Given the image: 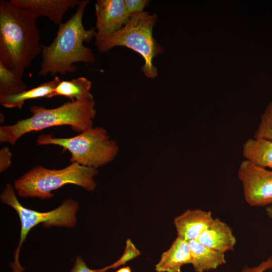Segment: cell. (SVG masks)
<instances>
[{
    "label": "cell",
    "mask_w": 272,
    "mask_h": 272,
    "mask_svg": "<svg viewBox=\"0 0 272 272\" xmlns=\"http://www.w3.org/2000/svg\"><path fill=\"white\" fill-rule=\"evenodd\" d=\"M38 18L10 1H0V61L21 78L41 54L43 45L37 26Z\"/></svg>",
    "instance_id": "obj_1"
},
{
    "label": "cell",
    "mask_w": 272,
    "mask_h": 272,
    "mask_svg": "<svg viewBox=\"0 0 272 272\" xmlns=\"http://www.w3.org/2000/svg\"><path fill=\"white\" fill-rule=\"evenodd\" d=\"M89 3L88 0L80 1L75 13L66 22L58 25L51 43L43 45L39 76L74 73L77 71L75 63L95 62L92 50L83 44L95 37L96 33L95 29L86 30L83 25L84 12Z\"/></svg>",
    "instance_id": "obj_2"
},
{
    "label": "cell",
    "mask_w": 272,
    "mask_h": 272,
    "mask_svg": "<svg viewBox=\"0 0 272 272\" xmlns=\"http://www.w3.org/2000/svg\"><path fill=\"white\" fill-rule=\"evenodd\" d=\"M94 98L69 101L51 109L32 106L31 117L18 120L12 125L0 127V142L13 145L23 135L48 127L69 125L76 131L82 132L93 126L96 110Z\"/></svg>",
    "instance_id": "obj_3"
},
{
    "label": "cell",
    "mask_w": 272,
    "mask_h": 272,
    "mask_svg": "<svg viewBox=\"0 0 272 272\" xmlns=\"http://www.w3.org/2000/svg\"><path fill=\"white\" fill-rule=\"evenodd\" d=\"M158 19L156 14L148 12L135 14L120 30L111 36L95 39V44L100 52H105L116 46H124L140 54L144 60L142 71L150 79L157 76V67L153 59L164 52V48L154 38L153 30Z\"/></svg>",
    "instance_id": "obj_4"
},
{
    "label": "cell",
    "mask_w": 272,
    "mask_h": 272,
    "mask_svg": "<svg viewBox=\"0 0 272 272\" xmlns=\"http://www.w3.org/2000/svg\"><path fill=\"white\" fill-rule=\"evenodd\" d=\"M97 169L72 163L61 169H48L38 165L25 173L15 182L14 188L22 197L50 198L53 190L72 184L92 191L96 186L94 177Z\"/></svg>",
    "instance_id": "obj_5"
},
{
    "label": "cell",
    "mask_w": 272,
    "mask_h": 272,
    "mask_svg": "<svg viewBox=\"0 0 272 272\" xmlns=\"http://www.w3.org/2000/svg\"><path fill=\"white\" fill-rule=\"evenodd\" d=\"M37 144L60 146L71 153V163L96 169L111 162L118 152L116 142L111 140L101 127H92L71 138L42 134L38 136Z\"/></svg>",
    "instance_id": "obj_6"
},
{
    "label": "cell",
    "mask_w": 272,
    "mask_h": 272,
    "mask_svg": "<svg viewBox=\"0 0 272 272\" xmlns=\"http://www.w3.org/2000/svg\"><path fill=\"white\" fill-rule=\"evenodd\" d=\"M13 186L8 183L1 194L2 202L12 207L17 213L21 224L20 240L14 253V260L11 263L13 272H23L19 255L21 247L29 231L40 224L46 227L63 226L74 227L76 223V213L79 203L72 198L64 200L56 209L47 212H39L26 208L19 201Z\"/></svg>",
    "instance_id": "obj_7"
},
{
    "label": "cell",
    "mask_w": 272,
    "mask_h": 272,
    "mask_svg": "<svg viewBox=\"0 0 272 272\" xmlns=\"http://www.w3.org/2000/svg\"><path fill=\"white\" fill-rule=\"evenodd\" d=\"M237 175L243 189L246 202L253 207L272 205V170L242 161Z\"/></svg>",
    "instance_id": "obj_8"
},
{
    "label": "cell",
    "mask_w": 272,
    "mask_h": 272,
    "mask_svg": "<svg viewBox=\"0 0 272 272\" xmlns=\"http://www.w3.org/2000/svg\"><path fill=\"white\" fill-rule=\"evenodd\" d=\"M95 8V39L111 36L126 25L130 18L124 0H97Z\"/></svg>",
    "instance_id": "obj_9"
},
{
    "label": "cell",
    "mask_w": 272,
    "mask_h": 272,
    "mask_svg": "<svg viewBox=\"0 0 272 272\" xmlns=\"http://www.w3.org/2000/svg\"><path fill=\"white\" fill-rule=\"evenodd\" d=\"M14 6L37 16L46 17L59 25L70 8L77 6L80 0H10Z\"/></svg>",
    "instance_id": "obj_10"
},
{
    "label": "cell",
    "mask_w": 272,
    "mask_h": 272,
    "mask_svg": "<svg viewBox=\"0 0 272 272\" xmlns=\"http://www.w3.org/2000/svg\"><path fill=\"white\" fill-rule=\"evenodd\" d=\"M213 220L210 212L200 209L187 210L174 220L177 237L187 241L196 240Z\"/></svg>",
    "instance_id": "obj_11"
},
{
    "label": "cell",
    "mask_w": 272,
    "mask_h": 272,
    "mask_svg": "<svg viewBox=\"0 0 272 272\" xmlns=\"http://www.w3.org/2000/svg\"><path fill=\"white\" fill-rule=\"evenodd\" d=\"M196 240L207 247L224 253L233 250L236 242L232 229L219 218L214 219Z\"/></svg>",
    "instance_id": "obj_12"
},
{
    "label": "cell",
    "mask_w": 272,
    "mask_h": 272,
    "mask_svg": "<svg viewBox=\"0 0 272 272\" xmlns=\"http://www.w3.org/2000/svg\"><path fill=\"white\" fill-rule=\"evenodd\" d=\"M189 263H191V256L188 242L177 237L170 248L162 253L155 270L157 272H181V267Z\"/></svg>",
    "instance_id": "obj_13"
},
{
    "label": "cell",
    "mask_w": 272,
    "mask_h": 272,
    "mask_svg": "<svg viewBox=\"0 0 272 272\" xmlns=\"http://www.w3.org/2000/svg\"><path fill=\"white\" fill-rule=\"evenodd\" d=\"M191 264L196 272L216 269L226 263L225 253L207 247L197 240L188 241Z\"/></svg>",
    "instance_id": "obj_14"
},
{
    "label": "cell",
    "mask_w": 272,
    "mask_h": 272,
    "mask_svg": "<svg viewBox=\"0 0 272 272\" xmlns=\"http://www.w3.org/2000/svg\"><path fill=\"white\" fill-rule=\"evenodd\" d=\"M61 81L58 76H55L52 80L31 89L12 95H0L1 105L7 108L21 109L27 100L43 97L47 98Z\"/></svg>",
    "instance_id": "obj_15"
},
{
    "label": "cell",
    "mask_w": 272,
    "mask_h": 272,
    "mask_svg": "<svg viewBox=\"0 0 272 272\" xmlns=\"http://www.w3.org/2000/svg\"><path fill=\"white\" fill-rule=\"evenodd\" d=\"M243 155L255 165L272 169V141L250 138L243 145Z\"/></svg>",
    "instance_id": "obj_16"
},
{
    "label": "cell",
    "mask_w": 272,
    "mask_h": 272,
    "mask_svg": "<svg viewBox=\"0 0 272 272\" xmlns=\"http://www.w3.org/2000/svg\"><path fill=\"white\" fill-rule=\"evenodd\" d=\"M91 86V82L83 77L70 81H61L47 98L56 96H64L71 101L93 98L90 92Z\"/></svg>",
    "instance_id": "obj_17"
},
{
    "label": "cell",
    "mask_w": 272,
    "mask_h": 272,
    "mask_svg": "<svg viewBox=\"0 0 272 272\" xmlns=\"http://www.w3.org/2000/svg\"><path fill=\"white\" fill-rule=\"evenodd\" d=\"M22 78L7 69L0 61V95H12L27 90Z\"/></svg>",
    "instance_id": "obj_18"
},
{
    "label": "cell",
    "mask_w": 272,
    "mask_h": 272,
    "mask_svg": "<svg viewBox=\"0 0 272 272\" xmlns=\"http://www.w3.org/2000/svg\"><path fill=\"white\" fill-rule=\"evenodd\" d=\"M254 138L272 141V102L262 114Z\"/></svg>",
    "instance_id": "obj_19"
},
{
    "label": "cell",
    "mask_w": 272,
    "mask_h": 272,
    "mask_svg": "<svg viewBox=\"0 0 272 272\" xmlns=\"http://www.w3.org/2000/svg\"><path fill=\"white\" fill-rule=\"evenodd\" d=\"M124 2L126 10L130 17L144 12V9L150 2L148 0H124Z\"/></svg>",
    "instance_id": "obj_20"
},
{
    "label": "cell",
    "mask_w": 272,
    "mask_h": 272,
    "mask_svg": "<svg viewBox=\"0 0 272 272\" xmlns=\"http://www.w3.org/2000/svg\"><path fill=\"white\" fill-rule=\"evenodd\" d=\"M12 154L7 147H3L0 151V172H3L12 163Z\"/></svg>",
    "instance_id": "obj_21"
},
{
    "label": "cell",
    "mask_w": 272,
    "mask_h": 272,
    "mask_svg": "<svg viewBox=\"0 0 272 272\" xmlns=\"http://www.w3.org/2000/svg\"><path fill=\"white\" fill-rule=\"evenodd\" d=\"M272 268V256H270L265 261L261 262L259 265L253 268H248L245 266L242 272H263L266 270Z\"/></svg>",
    "instance_id": "obj_22"
},
{
    "label": "cell",
    "mask_w": 272,
    "mask_h": 272,
    "mask_svg": "<svg viewBox=\"0 0 272 272\" xmlns=\"http://www.w3.org/2000/svg\"><path fill=\"white\" fill-rule=\"evenodd\" d=\"M70 272H96V269L88 267L86 262L80 256H77L75 259L74 266Z\"/></svg>",
    "instance_id": "obj_23"
},
{
    "label": "cell",
    "mask_w": 272,
    "mask_h": 272,
    "mask_svg": "<svg viewBox=\"0 0 272 272\" xmlns=\"http://www.w3.org/2000/svg\"><path fill=\"white\" fill-rule=\"evenodd\" d=\"M115 272H131V269L128 266H125L116 270Z\"/></svg>",
    "instance_id": "obj_24"
},
{
    "label": "cell",
    "mask_w": 272,
    "mask_h": 272,
    "mask_svg": "<svg viewBox=\"0 0 272 272\" xmlns=\"http://www.w3.org/2000/svg\"><path fill=\"white\" fill-rule=\"evenodd\" d=\"M266 212L268 216L272 218V205L268 206L266 209Z\"/></svg>",
    "instance_id": "obj_25"
}]
</instances>
